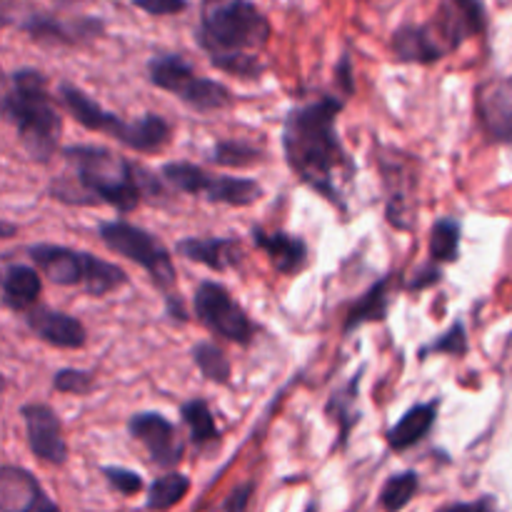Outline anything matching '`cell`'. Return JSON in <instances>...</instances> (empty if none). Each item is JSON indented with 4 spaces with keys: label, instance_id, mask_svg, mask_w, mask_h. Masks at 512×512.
<instances>
[{
    "label": "cell",
    "instance_id": "cell-1",
    "mask_svg": "<svg viewBox=\"0 0 512 512\" xmlns=\"http://www.w3.org/2000/svg\"><path fill=\"white\" fill-rule=\"evenodd\" d=\"M340 110L343 103L335 98H320L293 108L285 118L283 148L295 178L310 185L335 208L345 210L343 185L353 178V163L335 128Z\"/></svg>",
    "mask_w": 512,
    "mask_h": 512
},
{
    "label": "cell",
    "instance_id": "cell-2",
    "mask_svg": "<svg viewBox=\"0 0 512 512\" xmlns=\"http://www.w3.org/2000/svg\"><path fill=\"white\" fill-rule=\"evenodd\" d=\"M270 23L250 0H208L200 18L198 43L215 68L253 78L260 73L255 53L268 43Z\"/></svg>",
    "mask_w": 512,
    "mask_h": 512
},
{
    "label": "cell",
    "instance_id": "cell-3",
    "mask_svg": "<svg viewBox=\"0 0 512 512\" xmlns=\"http://www.w3.org/2000/svg\"><path fill=\"white\" fill-rule=\"evenodd\" d=\"M3 113L15 125L30 158L48 160L58 150L63 120L38 70L20 68L10 75V85L3 95Z\"/></svg>",
    "mask_w": 512,
    "mask_h": 512
},
{
    "label": "cell",
    "instance_id": "cell-4",
    "mask_svg": "<svg viewBox=\"0 0 512 512\" xmlns=\"http://www.w3.org/2000/svg\"><path fill=\"white\" fill-rule=\"evenodd\" d=\"M70 170H73L78 188L90 193L93 203H108L118 208L120 213H130L138 208L140 190L138 170L128 163L120 153L98 145H70L63 150ZM80 203L85 205V195H80Z\"/></svg>",
    "mask_w": 512,
    "mask_h": 512
},
{
    "label": "cell",
    "instance_id": "cell-5",
    "mask_svg": "<svg viewBox=\"0 0 512 512\" xmlns=\"http://www.w3.org/2000/svg\"><path fill=\"white\" fill-rule=\"evenodd\" d=\"M60 100L65 108L73 113V118L88 130H100V133L110 135V138L120 140L128 148L140 150V153H155L163 148L170 138V128L163 118L158 115H143L140 120H123L118 115L108 113L100 108L93 98L83 93V90L73 88V85H60Z\"/></svg>",
    "mask_w": 512,
    "mask_h": 512
},
{
    "label": "cell",
    "instance_id": "cell-6",
    "mask_svg": "<svg viewBox=\"0 0 512 512\" xmlns=\"http://www.w3.org/2000/svg\"><path fill=\"white\" fill-rule=\"evenodd\" d=\"M28 255L53 283L65 288H83L90 295H105L128 283V275L118 265L90 253H78L60 245H30Z\"/></svg>",
    "mask_w": 512,
    "mask_h": 512
},
{
    "label": "cell",
    "instance_id": "cell-7",
    "mask_svg": "<svg viewBox=\"0 0 512 512\" xmlns=\"http://www.w3.org/2000/svg\"><path fill=\"white\" fill-rule=\"evenodd\" d=\"M148 70L153 85L178 95L190 108L208 113V110H220L230 105V90L215 80L198 78L180 55H155L148 63Z\"/></svg>",
    "mask_w": 512,
    "mask_h": 512
},
{
    "label": "cell",
    "instance_id": "cell-8",
    "mask_svg": "<svg viewBox=\"0 0 512 512\" xmlns=\"http://www.w3.org/2000/svg\"><path fill=\"white\" fill-rule=\"evenodd\" d=\"M160 173L178 190L188 195H203L210 203L250 205L263 195L255 180L233 178V175H210L193 163H168Z\"/></svg>",
    "mask_w": 512,
    "mask_h": 512
},
{
    "label": "cell",
    "instance_id": "cell-9",
    "mask_svg": "<svg viewBox=\"0 0 512 512\" xmlns=\"http://www.w3.org/2000/svg\"><path fill=\"white\" fill-rule=\"evenodd\" d=\"M98 233L110 250L143 265L158 285L170 288L175 283L173 260H170V253L155 235L145 233V230L135 228L130 223H120V220L118 223H103Z\"/></svg>",
    "mask_w": 512,
    "mask_h": 512
},
{
    "label": "cell",
    "instance_id": "cell-10",
    "mask_svg": "<svg viewBox=\"0 0 512 512\" xmlns=\"http://www.w3.org/2000/svg\"><path fill=\"white\" fill-rule=\"evenodd\" d=\"M195 315L205 328L230 343L245 345L253 338V323L248 320V315L218 283H200V288L195 290Z\"/></svg>",
    "mask_w": 512,
    "mask_h": 512
},
{
    "label": "cell",
    "instance_id": "cell-11",
    "mask_svg": "<svg viewBox=\"0 0 512 512\" xmlns=\"http://www.w3.org/2000/svg\"><path fill=\"white\" fill-rule=\"evenodd\" d=\"M130 435L148 448L150 460L160 468H175L183 460V440L173 425L158 413H140L130 418Z\"/></svg>",
    "mask_w": 512,
    "mask_h": 512
},
{
    "label": "cell",
    "instance_id": "cell-12",
    "mask_svg": "<svg viewBox=\"0 0 512 512\" xmlns=\"http://www.w3.org/2000/svg\"><path fill=\"white\" fill-rule=\"evenodd\" d=\"M438 40L443 43L445 53L458 48L460 43L485 30V8L483 0H448L440 8L438 18L430 23Z\"/></svg>",
    "mask_w": 512,
    "mask_h": 512
},
{
    "label": "cell",
    "instance_id": "cell-13",
    "mask_svg": "<svg viewBox=\"0 0 512 512\" xmlns=\"http://www.w3.org/2000/svg\"><path fill=\"white\" fill-rule=\"evenodd\" d=\"M25 430H28V445L35 458L50 465H63L68 458V445L60 433V420L48 405H25L23 410Z\"/></svg>",
    "mask_w": 512,
    "mask_h": 512
},
{
    "label": "cell",
    "instance_id": "cell-14",
    "mask_svg": "<svg viewBox=\"0 0 512 512\" xmlns=\"http://www.w3.org/2000/svg\"><path fill=\"white\" fill-rule=\"evenodd\" d=\"M25 320H28V328L38 338L55 345V348H80V345H85V328L80 325V320L70 318V315L50 308H30Z\"/></svg>",
    "mask_w": 512,
    "mask_h": 512
},
{
    "label": "cell",
    "instance_id": "cell-15",
    "mask_svg": "<svg viewBox=\"0 0 512 512\" xmlns=\"http://www.w3.org/2000/svg\"><path fill=\"white\" fill-rule=\"evenodd\" d=\"M0 508L5 512L55 510V503L45 498L33 475L18 468H3V473H0Z\"/></svg>",
    "mask_w": 512,
    "mask_h": 512
},
{
    "label": "cell",
    "instance_id": "cell-16",
    "mask_svg": "<svg viewBox=\"0 0 512 512\" xmlns=\"http://www.w3.org/2000/svg\"><path fill=\"white\" fill-rule=\"evenodd\" d=\"M478 108L488 133L503 143H512V78L480 90Z\"/></svg>",
    "mask_w": 512,
    "mask_h": 512
},
{
    "label": "cell",
    "instance_id": "cell-17",
    "mask_svg": "<svg viewBox=\"0 0 512 512\" xmlns=\"http://www.w3.org/2000/svg\"><path fill=\"white\" fill-rule=\"evenodd\" d=\"M175 250L183 258L208 265L218 273L235 268L243 260V248L233 238H185L175 245Z\"/></svg>",
    "mask_w": 512,
    "mask_h": 512
},
{
    "label": "cell",
    "instance_id": "cell-18",
    "mask_svg": "<svg viewBox=\"0 0 512 512\" xmlns=\"http://www.w3.org/2000/svg\"><path fill=\"white\" fill-rule=\"evenodd\" d=\"M253 240L258 248H263L268 253V258L273 260L275 270L283 275H295L308 265V248L300 238H293L288 233H265V230L255 228Z\"/></svg>",
    "mask_w": 512,
    "mask_h": 512
},
{
    "label": "cell",
    "instance_id": "cell-19",
    "mask_svg": "<svg viewBox=\"0 0 512 512\" xmlns=\"http://www.w3.org/2000/svg\"><path fill=\"white\" fill-rule=\"evenodd\" d=\"M393 50L403 63H433L443 58L445 48L428 25H405L393 35Z\"/></svg>",
    "mask_w": 512,
    "mask_h": 512
},
{
    "label": "cell",
    "instance_id": "cell-20",
    "mask_svg": "<svg viewBox=\"0 0 512 512\" xmlns=\"http://www.w3.org/2000/svg\"><path fill=\"white\" fill-rule=\"evenodd\" d=\"M435 408H438L435 400L428 405H415V408H410L408 413L388 430L390 448H393L395 453H400V450H408L413 448L415 443H420V440L428 435V430L433 428Z\"/></svg>",
    "mask_w": 512,
    "mask_h": 512
},
{
    "label": "cell",
    "instance_id": "cell-21",
    "mask_svg": "<svg viewBox=\"0 0 512 512\" xmlns=\"http://www.w3.org/2000/svg\"><path fill=\"white\" fill-rule=\"evenodd\" d=\"M40 295L38 270L28 265H8L3 273V303L13 310H28Z\"/></svg>",
    "mask_w": 512,
    "mask_h": 512
},
{
    "label": "cell",
    "instance_id": "cell-22",
    "mask_svg": "<svg viewBox=\"0 0 512 512\" xmlns=\"http://www.w3.org/2000/svg\"><path fill=\"white\" fill-rule=\"evenodd\" d=\"M388 288H390V278L378 280V283L365 293V298L353 305L348 320H345V333H353L358 325L373 323V320H383L385 315H388V300H390Z\"/></svg>",
    "mask_w": 512,
    "mask_h": 512
},
{
    "label": "cell",
    "instance_id": "cell-23",
    "mask_svg": "<svg viewBox=\"0 0 512 512\" xmlns=\"http://www.w3.org/2000/svg\"><path fill=\"white\" fill-rule=\"evenodd\" d=\"M460 255V225L443 218L433 225L430 233V258L435 263H455Z\"/></svg>",
    "mask_w": 512,
    "mask_h": 512
},
{
    "label": "cell",
    "instance_id": "cell-24",
    "mask_svg": "<svg viewBox=\"0 0 512 512\" xmlns=\"http://www.w3.org/2000/svg\"><path fill=\"white\" fill-rule=\"evenodd\" d=\"M188 490H190V480L185 478V475L168 473L150 485V493H148V500H145V505L153 510H168L173 508V505H178L180 500L188 495Z\"/></svg>",
    "mask_w": 512,
    "mask_h": 512
},
{
    "label": "cell",
    "instance_id": "cell-25",
    "mask_svg": "<svg viewBox=\"0 0 512 512\" xmlns=\"http://www.w3.org/2000/svg\"><path fill=\"white\" fill-rule=\"evenodd\" d=\"M183 413L185 425L190 428V438H193L195 445H205L218 440V428H215V420L210 415V408L205 400H190L180 408Z\"/></svg>",
    "mask_w": 512,
    "mask_h": 512
},
{
    "label": "cell",
    "instance_id": "cell-26",
    "mask_svg": "<svg viewBox=\"0 0 512 512\" xmlns=\"http://www.w3.org/2000/svg\"><path fill=\"white\" fill-rule=\"evenodd\" d=\"M193 360L200 368V373L213 383H228L230 380V363L223 350L213 343H200L193 348Z\"/></svg>",
    "mask_w": 512,
    "mask_h": 512
},
{
    "label": "cell",
    "instance_id": "cell-27",
    "mask_svg": "<svg viewBox=\"0 0 512 512\" xmlns=\"http://www.w3.org/2000/svg\"><path fill=\"white\" fill-rule=\"evenodd\" d=\"M415 490H418V475H415L413 470L393 475V478L385 483L383 493H380V505H383L385 510L405 508V505L413 500Z\"/></svg>",
    "mask_w": 512,
    "mask_h": 512
},
{
    "label": "cell",
    "instance_id": "cell-28",
    "mask_svg": "<svg viewBox=\"0 0 512 512\" xmlns=\"http://www.w3.org/2000/svg\"><path fill=\"white\" fill-rule=\"evenodd\" d=\"M260 153L255 148H248L243 143H220L215 145L210 160L220 165H230V168H238V165H250L253 160H258Z\"/></svg>",
    "mask_w": 512,
    "mask_h": 512
},
{
    "label": "cell",
    "instance_id": "cell-29",
    "mask_svg": "<svg viewBox=\"0 0 512 512\" xmlns=\"http://www.w3.org/2000/svg\"><path fill=\"white\" fill-rule=\"evenodd\" d=\"M53 385L55 390H63V393L85 395L93 385V375L83 373V370H58Z\"/></svg>",
    "mask_w": 512,
    "mask_h": 512
},
{
    "label": "cell",
    "instance_id": "cell-30",
    "mask_svg": "<svg viewBox=\"0 0 512 512\" xmlns=\"http://www.w3.org/2000/svg\"><path fill=\"white\" fill-rule=\"evenodd\" d=\"M103 475L108 478V483L123 495H135L138 490H143V478H140L138 473H133V470L103 468Z\"/></svg>",
    "mask_w": 512,
    "mask_h": 512
},
{
    "label": "cell",
    "instance_id": "cell-31",
    "mask_svg": "<svg viewBox=\"0 0 512 512\" xmlns=\"http://www.w3.org/2000/svg\"><path fill=\"white\" fill-rule=\"evenodd\" d=\"M433 348L443 350V353H450V355H465V350H468V340H465L463 323H455L453 330H450L443 340H438Z\"/></svg>",
    "mask_w": 512,
    "mask_h": 512
},
{
    "label": "cell",
    "instance_id": "cell-32",
    "mask_svg": "<svg viewBox=\"0 0 512 512\" xmlns=\"http://www.w3.org/2000/svg\"><path fill=\"white\" fill-rule=\"evenodd\" d=\"M133 5L150 15H173L188 8L185 0H133Z\"/></svg>",
    "mask_w": 512,
    "mask_h": 512
},
{
    "label": "cell",
    "instance_id": "cell-33",
    "mask_svg": "<svg viewBox=\"0 0 512 512\" xmlns=\"http://www.w3.org/2000/svg\"><path fill=\"white\" fill-rule=\"evenodd\" d=\"M248 498H250V485H245V488L238 490V493H235L233 498L225 500L223 508L225 510H243L245 505H248Z\"/></svg>",
    "mask_w": 512,
    "mask_h": 512
},
{
    "label": "cell",
    "instance_id": "cell-34",
    "mask_svg": "<svg viewBox=\"0 0 512 512\" xmlns=\"http://www.w3.org/2000/svg\"><path fill=\"white\" fill-rule=\"evenodd\" d=\"M438 280H440L438 268H425L423 275H418V278L410 283V288H425V285H433V283H438Z\"/></svg>",
    "mask_w": 512,
    "mask_h": 512
},
{
    "label": "cell",
    "instance_id": "cell-35",
    "mask_svg": "<svg viewBox=\"0 0 512 512\" xmlns=\"http://www.w3.org/2000/svg\"><path fill=\"white\" fill-rule=\"evenodd\" d=\"M343 78L345 80V90H353V83H350V58L345 55L343 63L338 65V80Z\"/></svg>",
    "mask_w": 512,
    "mask_h": 512
}]
</instances>
